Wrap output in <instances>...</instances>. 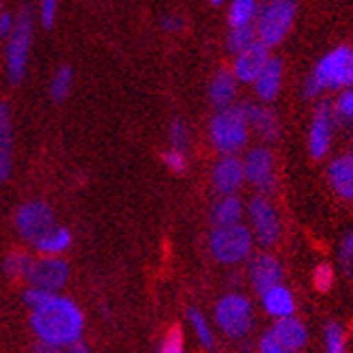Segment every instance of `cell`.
Here are the masks:
<instances>
[{
    "instance_id": "13",
    "label": "cell",
    "mask_w": 353,
    "mask_h": 353,
    "mask_svg": "<svg viewBox=\"0 0 353 353\" xmlns=\"http://www.w3.org/2000/svg\"><path fill=\"white\" fill-rule=\"evenodd\" d=\"M243 164L237 155H222L211 172V183L220 196H235V192L243 185Z\"/></svg>"
},
{
    "instance_id": "37",
    "label": "cell",
    "mask_w": 353,
    "mask_h": 353,
    "mask_svg": "<svg viewBox=\"0 0 353 353\" xmlns=\"http://www.w3.org/2000/svg\"><path fill=\"white\" fill-rule=\"evenodd\" d=\"M341 265L347 274H353V231L347 233L341 245Z\"/></svg>"
},
{
    "instance_id": "2",
    "label": "cell",
    "mask_w": 353,
    "mask_h": 353,
    "mask_svg": "<svg viewBox=\"0 0 353 353\" xmlns=\"http://www.w3.org/2000/svg\"><path fill=\"white\" fill-rule=\"evenodd\" d=\"M353 84V48L341 46L314 65L304 91L308 97L319 95L325 88H347Z\"/></svg>"
},
{
    "instance_id": "9",
    "label": "cell",
    "mask_w": 353,
    "mask_h": 353,
    "mask_svg": "<svg viewBox=\"0 0 353 353\" xmlns=\"http://www.w3.org/2000/svg\"><path fill=\"white\" fill-rule=\"evenodd\" d=\"M57 226L54 209L43 201H28L15 211V228L24 239L37 241L43 233Z\"/></svg>"
},
{
    "instance_id": "19",
    "label": "cell",
    "mask_w": 353,
    "mask_h": 353,
    "mask_svg": "<svg viewBox=\"0 0 353 353\" xmlns=\"http://www.w3.org/2000/svg\"><path fill=\"white\" fill-rule=\"evenodd\" d=\"M261 302H263L265 312L272 314L276 321L293 316L295 312V297L285 285H276L265 293H261Z\"/></svg>"
},
{
    "instance_id": "39",
    "label": "cell",
    "mask_w": 353,
    "mask_h": 353,
    "mask_svg": "<svg viewBox=\"0 0 353 353\" xmlns=\"http://www.w3.org/2000/svg\"><path fill=\"white\" fill-rule=\"evenodd\" d=\"M13 26H15V15L9 13V11L0 13V37H9Z\"/></svg>"
},
{
    "instance_id": "30",
    "label": "cell",
    "mask_w": 353,
    "mask_h": 353,
    "mask_svg": "<svg viewBox=\"0 0 353 353\" xmlns=\"http://www.w3.org/2000/svg\"><path fill=\"white\" fill-rule=\"evenodd\" d=\"M157 353H185V343H183V330L179 325H172L160 343Z\"/></svg>"
},
{
    "instance_id": "26",
    "label": "cell",
    "mask_w": 353,
    "mask_h": 353,
    "mask_svg": "<svg viewBox=\"0 0 353 353\" xmlns=\"http://www.w3.org/2000/svg\"><path fill=\"white\" fill-rule=\"evenodd\" d=\"M188 321H190L194 334H196L199 343L205 349H214L216 341H214V332H211V325L207 321V316L199 308H188Z\"/></svg>"
},
{
    "instance_id": "5",
    "label": "cell",
    "mask_w": 353,
    "mask_h": 353,
    "mask_svg": "<svg viewBox=\"0 0 353 353\" xmlns=\"http://www.w3.org/2000/svg\"><path fill=\"white\" fill-rule=\"evenodd\" d=\"M252 231L245 224L220 226L209 235V250L216 261L224 265H235L250 256L252 252Z\"/></svg>"
},
{
    "instance_id": "21",
    "label": "cell",
    "mask_w": 353,
    "mask_h": 353,
    "mask_svg": "<svg viewBox=\"0 0 353 353\" xmlns=\"http://www.w3.org/2000/svg\"><path fill=\"white\" fill-rule=\"evenodd\" d=\"M252 84L261 101H268V103L274 101L276 95L280 93V84H282V61L272 57Z\"/></svg>"
},
{
    "instance_id": "7",
    "label": "cell",
    "mask_w": 353,
    "mask_h": 353,
    "mask_svg": "<svg viewBox=\"0 0 353 353\" xmlns=\"http://www.w3.org/2000/svg\"><path fill=\"white\" fill-rule=\"evenodd\" d=\"M216 323L218 327L231 339H243L248 336L252 323H254V312L250 299L241 293H226L218 299L216 304Z\"/></svg>"
},
{
    "instance_id": "22",
    "label": "cell",
    "mask_w": 353,
    "mask_h": 353,
    "mask_svg": "<svg viewBox=\"0 0 353 353\" xmlns=\"http://www.w3.org/2000/svg\"><path fill=\"white\" fill-rule=\"evenodd\" d=\"M72 241H74V235H72L69 228L54 226L32 243H34V250L39 252V256H61L63 252L69 250Z\"/></svg>"
},
{
    "instance_id": "29",
    "label": "cell",
    "mask_w": 353,
    "mask_h": 353,
    "mask_svg": "<svg viewBox=\"0 0 353 353\" xmlns=\"http://www.w3.org/2000/svg\"><path fill=\"white\" fill-rule=\"evenodd\" d=\"M28 265H30V256L22 250H13L5 256L3 261V272L7 278L11 280H20L26 276V270H28Z\"/></svg>"
},
{
    "instance_id": "11",
    "label": "cell",
    "mask_w": 353,
    "mask_h": 353,
    "mask_svg": "<svg viewBox=\"0 0 353 353\" xmlns=\"http://www.w3.org/2000/svg\"><path fill=\"white\" fill-rule=\"evenodd\" d=\"M241 164H243V176L248 183H252L261 192H270L274 188L276 174H274V155L270 149L256 147L248 151Z\"/></svg>"
},
{
    "instance_id": "31",
    "label": "cell",
    "mask_w": 353,
    "mask_h": 353,
    "mask_svg": "<svg viewBox=\"0 0 353 353\" xmlns=\"http://www.w3.org/2000/svg\"><path fill=\"white\" fill-rule=\"evenodd\" d=\"M325 349H327V353H347L345 351V332L339 323H327Z\"/></svg>"
},
{
    "instance_id": "42",
    "label": "cell",
    "mask_w": 353,
    "mask_h": 353,
    "mask_svg": "<svg viewBox=\"0 0 353 353\" xmlns=\"http://www.w3.org/2000/svg\"><path fill=\"white\" fill-rule=\"evenodd\" d=\"M67 353H93V349L80 339V341H76L74 345H69V347H67Z\"/></svg>"
},
{
    "instance_id": "27",
    "label": "cell",
    "mask_w": 353,
    "mask_h": 353,
    "mask_svg": "<svg viewBox=\"0 0 353 353\" xmlns=\"http://www.w3.org/2000/svg\"><path fill=\"white\" fill-rule=\"evenodd\" d=\"M72 86H74V69L69 65H61L54 76H52V82H50V95L52 99H65L69 93H72Z\"/></svg>"
},
{
    "instance_id": "1",
    "label": "cell",
    "mask_w": 353,
    "mask_h": 353,
    "mask_svg": "<svg viewBox=\"0 0 353 353\" xmlns=\"http://www.w3.org/2000/svg\"><path fill=\"white\" fill-rule=\"evenodd\" d=\"M30 327L37 334V341L63 349L82 339L84 312L74 299L50 293L37 308L30 310Z\"/></svg>"
},
{
    "instance_id": "38",
    "label": "cell",
    "mask_w": 353,
    "mask_h": 353,
    "mask_svg": "<svg viewBox=\"0 0 353 353\" xmlns=\"http://www.w3.org/2000/svg\"><path fill=\"white\" fill-rule=\"evenodd\" d=\"M259 351L261 353H289L285 347L278 343V339L272 334V330L265 332L263 336L259 339Z\"/></svg>"
},
{
    "instance_id": "3",
    "label": "cell",
    "mask_w": 353,
    "mask_h": 353,
    "mask_svg": "<svg viewBox=\"0 0 353 353\" xmlns=\"http://www.w3.org/2000/svg\"><path fill=\"white\" fill-rule=\"evenodd\" d=\"M248 119H245L243 105H228L218 110L209 121V140L222 155H235L248 143Z\"/></svg>"
},
{
    "instance_id": "25",
    "label": "cell",
    "mask_w": 353,
    "mask_h": 353,
    "mask_svg": "<svg viewBox=\"0 0 353 353\" xmlns=\"http://www.w3.org/2000/svg\"><path fill=\"white\" fill-rule=\"evenodd\" d=\"M259 13V5L254 0H235V3L228 7V24L231 28H243V26H252Z\"/></svg>"
},
{
    "instance_id": "17",
    "label": "cell",
    "mask_w": 353,
    "mask_h": 353,
    "mask_svg": "<svg viewBox=\"0 0 353 353\" xmlns=\"http://www.w3.org/2000/svg\"><path fill=\"white\" fill-rule=\"evenodd\" d=\"M13 168V125L7 101H0V183H5Z\"/></svg>"
},
{
    "instance_id": "28",
    "label": "cell",
    "mask_w": 353,
    "mask_h": 353,
    "mask_svg": "<svg viewBox=\"0 0 353 353\" xmlns=\"http://www.w3.org/2000/svg\"><path fill=\"white\" fill-rule=\"evenodd\" d=\"M259 39H256V30H254V24L252 26H243V28H231L228 32V50L233 52V54H241L243 50H248L250 46H254Z\"/></svg>"
},
{
    "instance_id": "16",
    "label": "cell",
    "mask_w": 353,
    "mask_h": 353,
    "mask_svg": "<svg viewBox=\"0 0 353 353\" xmlns=\"http://www.w3.org/2000/svg\"><path fill=\"white\" fill-rule=\"evenodd\" d=\"M272 334L289 353H297L308 341V330H306V325L302 321L297 319V316L278 319L274 323V327H272Z\"/></svg>"
},
{
    "instance_id": "34",
    "label": "cell",
    "mask_w": 353,
    "mask_h": 353,
    "mask_svg": "<svg viewBox=\"0 0 353 353\" xmlns=\"http://www.w3.org/2000/svg\"><path fill=\"white\" fill-rule=\"evenodd\" d=\"M162 160H164L166 168L172 170V172H176V174L185 172V168H188V155H185L183 151L168 149V151L162 153Z\"/></svg>"
},
{
    "instance_id": "41",
    "label": "cell",
    "mask_w": 353,
    "mask_h": 353,
    "mask_svg": "<svg viewBox=\"0 0 353 353\" xmlns=\"http://www.w3.org/2000/svg\"><path fill=\"white\" fill-rule=\"evenodd\" d=\"M32 353H63V349L54 347V345H48V343H41L37 341L32 345Z\"/></svg>"
},
{
    "instance_id": "32",
    "label": "cell",
    "mask_w": 353,
    "mask_h": 353,
    "mask_svg": "<svg viewBox=\"0 0 353 353\" xmlns=\"http://www.w3.org/2000/svg\"><path fill=\"white\" fill-rule=\"evenodd\" d=\"M188 140H190V136H188V128H185V123L181 121V119H174L172 123H170V149H176V151H183L185 153V149H188Z\"/></svg>"
},
{
    "instance_id": "20",
    "label": "cell",
    "mask_w": 353,
    "mask_h": 353,
    "mask_svg": "<svg viewBox=\"0 0 353 353\" xmlns=\"http://www.w3.org/2000/svg\"><path fill=\"white\" fill-rule=\"evenodd\" d=\"M243 112L248 119V128H252L263 140H276L278 138V117L274 110L265 108V105L243 103Z\"/></svg>"
},
{
    "instance_id": "43",
    "label": "cell",
    "mask_w": 353,
    "mask_h": 353,
    "mask_svg": "<svg viewBox=\"0 0 353 353\" xmlns=\"http://www.w3.org/2000/svg\"><path fill=\"white\" fill-rule=\"evenodd\" d=\"M349 160H351V162H353V151H351V153H349Z\"/></svg>"
},
{
    "instance_id": "8",
    "label": "cell",
    "mask_w": 353,
    "mask_h": 353,
    "mask_svg": "<svg viewBox=\"0 0 353 353\" xmlns=\"http://www.w3.org/2000/svg\"><path fill=\"white\" fill-rule=\"evenodd\" d=\"M69 278V263L61 256H37L30 259L24 280L30 289H41L48 293H57Z\"/></svg>"
},
{
    "instance_id": "33",
    "label": "cell",
    "mask_w": 353,
    "mask_h": 353,
    "mask_svg": "<svg viewBox=\"0 0 353 353\" xmlns=\"http://www.w3.org/2000/svg\"><path fill=\"white\" fill-rule=\"evenodd\" d=\"M312 280H314L316 291H321V293L330 291V289H332V285H334V270H332V265H327V263L316 265Z\"/></svg>"
},
{
    "instance_id": "24",
    "label": "cell",
    "mask_w": 353,
    "mask_h": 353,
    "mask_svg": "<svg viewBox=\"0 0 353 353\" xmlns=\"http://www.w3.org/2000/svg\"><path fill=\"white\" fill-rule=\"evenodd\" d=\"M241 216H243V203L239 196H222L211 207V222H214V228L241 224Z\"/></svg>"
},
{
    "instance_id": "6",
    "label": "cell",
    "mask_w": 353,
    "mask_h": 353,
    "mask_svg": "<svg viewBox=\"0 0 353 353\" xmlns=\"http://www.w3.org/2000/svg\"><path fill=\"white\" fill-rule=\"evenodd\" d=\"M34 17L30 7H24L20 13L15 15V26L9 34L7 41V74L13 84L22 82L26 67H28V57H30V41H32V26Z\"/></svg>"
},
{
    "instance_id": "14",
    "label": "cell",
    "mask_w": 353,
    "mask_h": 353,
    "mask_svg": "<svg viewBox=\"0 0 353 353\" xmlns=\"http://www.w3.org/2000/svg\"><path fill=\"white\" fill-rule=\"evenodd\" d=\"M248 276H250L252 287L261 295L276 285H282V265L276 256H272L268 252H261V254L252 256Z\"/></svg>"
},
{
    "instance_id": "35",
    "label": "cell",
    "mask_w": 353,
    "mask_h": 353,
    "mask_svg": "<svg viewBox=\"0 0 353 353\" xmlns=\"http://www.w3.org/2000/svg\"><path fill=\"white\" fill-rule=\"evenodd\" d=\"M334 117H341L349 123H353V88H349V91L341 93V97L336 99V103H334Z\"/></svg>"
},
{
    "instance_id": "4",
    "label": "cell",
    "mask_w": 353,
    "mask_h": 353,
    "mask_svg": "<svg viewBox=\"0 0 353 353\" xmlns=\"http://www.w3.org/2000/svg\"><path fill=\"white\" fill-rule=\"evenodd\" d=\"M295 3H291V0H274V3H268L263 9H259L254 20L259 43L270 50L280 41H285L295 22Z\"/></svg>"
},
{
    "instance_id": "10",
    "label": "cell",
    "mask_w": 353,
    "mask_h": 353,
    "mask_svg": "<svg viewBox=\"0 0 353 353\" xmlns=\"http://www.w3.org/2000/svg\"><path fill=\"white\" fill-rule=\"evenodd\" d=\"M248 216H250V224H252V237H256L265 248L278 243L280 233H282L280 216H278L274 203L265 196V194H259V196H254L250 201Z\"/></svg>"
},
{
    "instance_id": "15",
    "label": "cell",
    "mask_w": 353,
    "mask_h": 353,
    "mask_svg": "<svg viewBox=\"0 0 353 353\" xmlns=\"http://www.w3.org/2000/svg\"><path fill=\"white\" fill-rule=\"evenodd\" d=\"M270 59H272L270 50L256 41L254 46H250L248 50H243L241 54L235 57L231 72H233L237 82H254Z\"/></svg>"
},
{
    "instance_id": "40",
    "label": "cell",
    "mask_w": 353,
    "mask_h": 353,
    "mask_svg": "<svg viewBox=\"0 0 353 353\" xmlns=\"http://www.w3.org/2000/svg\"><path fill=\"white\" fill-rule=\"evenodd\" d=\"M162 26H164V30H168V32H179V30L183 28V20H181L179 15L170 13V15H164V17H162Z\"/></svg>"
},
{
    "instance_id": "23",
    "label": "cell",
    "mask_w": 353,
    "mask_h": 353,
    "mask_svg": "<svg viewBox=\"0 0 353 353\" xmlns=\"http://www.w3.org/2000/svg\"><path fill=\"white\" fill-rule=\"evenodd\" d=\"M327 176L339 196L353 201V162L349 160V155L336 157V160L330 164Z\"/></svg>"
},
{
    "instance_id": "12",
    "label": "cell",
    "mask_w": 353,
    "mask_h": 353,
    "mask_svg": "<svg viewBox=\"0 0 353 353\" xmlns=\"http://www.w3.org/2000/svg\"><path fill=\"white\" fill-rule=\"evenodd\" d=\"M334 123H336V117H334L332 105L321 103L319 108H316V114L310 125V134H308V151L312 157H316V160L325 157L332 147Z\"/></svg>"
},
{
    "instance_id": "18",
    "label": "cell",
    "mask_w": 353,
    "mask_h": 353,
    "mask_svg": "<svg viewBox=\"0 0 353 353\" xmlns=\"http://www.w3.org/2000/svg\"><path fill=\"white\" fill-rule=\"evenodd\" d=\"M237 93V80L233 76L231 69H218L216 76L209 82V101L216 105L218 110H224L228 105H233Z\"/></svg>"
},
{
    "instance_id": "36",
    "label": "cell",
    "mask_w": 353,
    "mask_h": 353,
    "mask_svg": "<svg viewBox=\"0 0 353 353\" xmlns=\"http://www.w3.org/2000/svg\"><path fill=\"white\" fill-rule=\"evenodd\" d=\"M57 15H59V3L57 0H43L39 7V22L43 28H52L57 24Z\"/></svg>"
}]
</instances>
